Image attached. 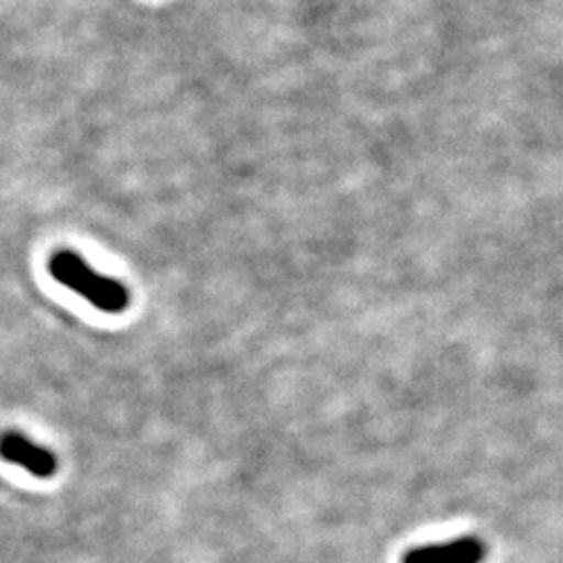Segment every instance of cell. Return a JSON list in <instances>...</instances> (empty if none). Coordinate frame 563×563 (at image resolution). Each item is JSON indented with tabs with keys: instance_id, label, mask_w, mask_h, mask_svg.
Returning a JSON list of instances; mask_svg holds the SVG:
<instances>
[{
	"instance_id": "cell-1",
	"label": "cell",
	"mask_w": 563,
	"mask_h": 563,
	"mask_svg": "<svg viewBox=\"0 0 563 563\" xmlns=\"http://www.w3.org/2000/svg\"><path fill=\"white\" fill-rule=\"evenodd\" d=\"M48 272L53 280L74 290L102 313H121L130 305V290L120 280L99 274L74 251H57L48 260Z\"/></svg>"
},
{
	"instance_id": "cell-2",
	"label": "cell",
	"mask_w": 563,
	"mask_h": 563,
	"mask_svg": "<svg viewBox=\"0 0 563 563\" xmlns=\"http://www.w3.org/2000/svg\"><path fill=\"white\" fill-rule=\"evenodd\" d=\"M488 547L478 537H460L443 543L422 544L405 551L401 563H484Z\"/></svg>"
},
{
	"instance_id": "cell-3",
	"label": "cell",
	"mask_w": 563,
	"mask_h": 563,
	"mask_svg": "<svg viewBox=\"0 0 563 563\" xmlns=\"http://www.w3.org/2000/svg\"><path fill=\"white\" fill-rule=\"evenodd\" d=\"M0 457L4 462L20 465L36 478H53L59 467L57 455L53 451L32 443L20 432H4L0 437Z\"/></svg>"
}]
</instances>
